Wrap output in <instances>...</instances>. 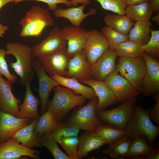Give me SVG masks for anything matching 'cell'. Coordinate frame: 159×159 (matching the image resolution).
<instances>
[{"mask_svg":"<svg viewBox=\"0 0 159 159\" xmlns=\"http://www.w3.org/2000/svg\"><path fill=\"white\" fill-rule=\"evenodd\" d=\"M5 47L6 54L12 55L16 59V61L11 62L9 66L20 77V84L26 85L27 82H30L34 74L32 66V47L19 42L8 43Z\"/></svg>","mask_w":159,"mask_h":159,"instance_id":"6da1fadb","label":"cell"},{"mask_svg":"<svg viewBox=\"0 0 159 159\" xmlns=\"http://www.w3.org/2000/svg\"><path fill=\"white\" fill-rule=\"evenodd\" d=\"M53 89L54 96L52 100L48 102L47 107L59 121L72 109L82 105L86 99L82 95L77 94L71 90L60 85L56 86Z\"/></svg>","mask_w":159,"mask_h":159,"instance_id":"7a4b0ae2","label":"cell"},{"mask_svg":"<svg viewBox=\"0 0 159 159\" xmlns=\"http://www.w3.org/2000/svg\"><path fill=\"white\" fill-rule=\"evenodd\" d=\"M127 137L132 140L138 137H145L150 145L153 148L159 133V127L152 122L149 110L135 105L131 119L125 130Z\"/></svg>","mask_w":159,"mask_h":159,"instance_id":"3957f363","label":"cell"},{"mask_svg":"<svg viewBox=\"0 0 159 159\" xmlns=\"http://www.w3.org/2000/svg\"><path fill=\"white\" fill-rule=\"evenodd\" d=\"M22 29L20 36L22 37L38 38L47 26L54 24L49 12L38 6H33L20 22Z\"/></svg>","mask_w":159,"mask_h":159,"instance_id":"277c9868","label":"cell"},{"mask_svg":"<svg viewBox=\"0 0 159 159\" xmlns=\"http://www.w3.org/2000/svg\"><path fill=\"white\" fill-rule=\"evenodd\" d=\"M146 69V63L143 56L133 58L120 57L116 68L119 74L140 92H142Z\"/></svg>","mask_w":159,"mask_h":159,"instance_id":"5b68a950","label":"cell"},{"mask_svg":"<svg viewBox=\"0 0 159 159\" xmlns=\"http://www.w3.org/2000/svg\"><path fill=\"white\" fill-rule=\"evenodd\" d=\"M137 100L135 98L124 102L112 109L96 111L97 116L102 123L125 130L132 116Z\"/></svg>","mask_w":159,"mask_h":159,"instance_id":"8992f818","label":"cell"},{"mask_svg":"<svg viewBox=\"0 0 159 159\" xmlns=\"http://www.w3.org/2000/svg\"><path fill=\"white\" fill-rule=\"evenodd\" d=\"M98 101L97 97L90 100L87 104L74 111L66 122L78 127L81 130L94 131L97 127L103 123L96 115Z\"/></svg>","mask_w":159,"mask_h":159,"instance_id":"52a82bcc","label":"cell"},{"mask_svg":"<svg viewBox=\"0 0 159 159\" xmlns=\"http://www.w3.org/2000/svg\"><path fill=\"white\" fill-rule=\"evenodd\" d=\"M67 45V41L62 35L61 29L56 26L46 39L31 47L33 57L53 54L66 49Z\"/></svg>","mask_w":159,"mask_h":159,"instance_id":"ba28073f","label":"cell"},{"mask_svg":"<svg viewBox=\"0 0 159 159\" xmlns=\"http://www.w3.org/2000/svg\"><path fill=\"white\" fill-rule=\"evenodd\" d=\"M104 81L120 103L137 98L139 95L140 92L116 69L108 76Z\"/></svg>","mask_w":159,"mask_h":159,"instance_id":"9c48e42d","label":"cell"},{"mask_svg":"<svg viewBox=\"0 0 159 159\" xmlns=\"http://www.w3.org/2000/svg\"><path fill=\"white\" fill-rule=\"evenodd\" d=\"M67 49L53 54L40 56L36 58L45 71L51 75L56 74L67 77V67L71 57L67 54Z\"/></svg>","mask_w":159,"mask_h":159,"instance_id":"30bf717a","label":"cell"},{"mask_svg":"<svg viewBox=\"0 0 159 159\" xmlns=\"http://www.w3.org/2000/svg\"><path fill=\"white\" fill-rule=\"evenodd\" d=\"M109 48V43L102 32L96 29L88 31L84 52L88 62H96Z\"/></svg>","mask_w":159,"mask_h":159,"instance_id":"8fae6325","label":"cell"},{"mask_svg":"<svg viewBox=\"0 0 159 159\" xmlns=\"http://www.w3.org/2000/svg\"><path fill=\"white\" fill-rule=\"evenodd\" d=\"M147 69L143 79L141 92L148 97L159 94V61L144 52L143 55Z\"/></svg>","mask_w":159,"mask_h":159,"instance_id":"7c38bea8","label":"cell"},{"mask_svg":"<svg viewBox=\"0 0 159 159\" xmlns=\"http://www.w3.org/2000/svg\"><path fill=\"white\" fill-rule=\"evenodd\" d=\"M117 56L114 50L108 49L102 56L91 65V77L94 80L104 81L106 78L116 69Z\"/></svg>","mask_w":159,"mask_h":159,"instance_id":"4fadbf2b","label":"cell"},{"mask_svg":"<svg viewBox=\"0 0 159 159\" xmlns=\"http://www.w3.org/2000/svg\"><path fill=\"white\" fill-rule=\"evenodd\" d=\"M32 66L36 72L39 80V87L37 89L40 97L41 112L42 114L46 111L47 105L50 93L54 87L59 84L46 74L36 58H33Z\"/></svg>","mask_w":159,"mask_h":159,"instance_id":"5bb4252c","label":"cell"},{"mask_svg":"<svg viewBox=\"0 0 159 159\" xmlns=\"http://www.w3.org/2000/svg\"><path fill=\"white\" fill-rule=\"evenodd\" d=\"M12 83L4 79L0 74V110L3 112L19 118V106L20 99L16 98L12 93Z\"/></svg>","mask_w":159,"mask_h":159,"instance_id":"9a60e30c","label":"cell"},{"mask_svg":"<svg viewBox=\"0 0 159 159\" xmlns=\"http://www.w3.org/2000/svg\"><path fill=\"white\" fill-rule=\"evenodd\" d=\"M61 30L67 41V52L71 57L84 50L88 31L80 27L69 26L63 27Z\"/></svg>","mask_w":159,"mask_h":159,"instance_id":"2e32d148","label":"cell"},{"mask_svg":"<svg viewBox=\"0 0 159 159\" xmlns=\"http://www.w3.org/2000/svg\"><path fill=\"white\" fill-rule=\"evenodd\" d=\"M40 154L39 150L24 147L11 137L0 144V159H18L23 156L38 159Z\"/></svg>","mask_w":159,"mask_h":159,"instance_id":"e0dca14e","label":"cell"},{"mask_svg":"<svg viewBox=\"0 0 159 159\" xmlns=\"http://www.w3.org/2000/svg\"><path fill=\"white\" fill-rule=\"evenodd\" d=\"M80 82L89 85L94 90L98 99L96 111L104 110L108 107L117 103L118 101L114 93L104 81L91 78Z\"/></svg>","mask_w":159,"mask_h":159,"instance_id":"ac0fdd59","label":"cell"},{"mask_svg":"<svg viewBox=\"0 0 159 159\" xmlns=\"http://www.w3.org/2000/svg\"><path fill=\"white\" fill-rule=\"evenodd\" d=\"M30 123V119L18 118L0 110V144L6 141L19 129Z\"/></svg>","mask_w":159,"mask_h":159,"instance_id":"d6986e66","label":"cell"},{"mask_svg":"<svg viewBox=\"0 0 159 159\" xmlns=\"http://www.w3.org/2000/svg\"><path fill=\"white\" fill-rule=\"evenodd\" d=\"M91 64L87 62L84 50L80 52L71 57L69 61L67 77H74L79 82L92 78Z\"/></svg>","mask_w":159,"mask_h":159,"instance_id":"ffe728a7","label":"cell"},{"mask_svg":"<svg viewBox=\"0 0 159 159\" xmlns=\"http://www.w3.org/2000/svg\"><path fill=\"white\" fill-rule=\"evenodd\" d=\"M86 6L85 4L78 7H73L67 9L58 8L54 11V15L57 18H63L68 20L74 26L80 27L83 20L86 17L94 15L96 13V9L91 8L86 13L84 10Z\"/></svg>","mask_w":159,"mask_h":159,"instance_id":"44dd1931","label":"cell"},{"mask_svg":"<svg viewBox=\"0 0 159 159\" xmlns=\"http://www.w3.org/2000/svg\"><path fill=\"white\" fill-rule=\"evenodd\" d=\"M105 145V143L101 137L94 131H86L79 138L77 159H82L90 152L99 149Z\"/></svg>","mask_w":159,"mask_h":159,"instance_id":"7402d4cb","label":"cell"},{"mask_svg":"<svg viewBox=\"0 0 159 159\" xmlns=\"http://www.w3.org/2000/svg\"><path fill=\"white\" fill-rule=\"evenodd\" d=\"M50 77L59 85L71 90L77 94L82 95L86 99L90 100L97 97L92 87L85 85L75 78L63 77L55 74Z\"/></svg>","mask_w":159,"mask_h":159,"instance_id":"603a6c76","label":"cell"},{"mask_svg":"<svg viewBox=\"0 0 159 159\" xmlns=\"http://www.w3.org/2000/svg\"><path fill=\"white\" fill-rule=\"evenodd\" d=\"M30 82L26 84V90L23 102L19 106L20 115L19 118L35 119L39 117L38 110L40 101L33 94L30 88Z\"/></svg>","mask_w":159,"mask_h":159,"instance_id":"cb8c5ba5","label":"cell"},{"mask_svg":"<svg viewBox=\"0 0 159 159\" xmlns=\"http://www.w3.org/2000/svg\"><path fill=\"white\" fill-rule=\"evenodd\" d=\"M39 118L34 119L29 125L19 129L11 137L21 143L22 145L29 148L42 147L39 142V138L36 137L34 133V128Z\"/></svg>","mask_w":159,"mask_h":159,"instance_id":"d4e9b609","label":"cell"},{"mask_svg":"<svg viewBox=\"0 0 159 159\" xmlns=\"http://www.w3.org/2000/svg\"><path fill=\"white\" fill-rule=\"evenodd\" d=\"M154 13L149 1L127 5L125 9V15L133 22L149 21Z\"/></svg>","mask_w":159,"mask_h":159,"instance_id":"484cf974","label":"cell"},{"mask_svg":"<svg viewBox=\"0 0 159 159\" xmlns=\"http://www.w3.org/2000/svg\"><path fill=\"white\" fill-rule=\"evenodd\" d=\"M146 138L141 136L132 140L126 158L130 159H145L154 149L148 143Z\"/></svg>","mask_w":159,"mask_h":159,"instance_id":"4316f807","label":"cell"},{"mask_svg":"<svg viewBox=\"0 0 159 159\" xmlns=\"http://www.w3.org/2000/svg\"><path fill=\"white\" fill-rule=\"evenodd\" d=\"M94 131L101 137L105 145H110L119 139L127 137L128 132L113 125L106 123L97 127Z\"/></svg>","mask_w":159,"mask_h":159,"instance_id":"83f0119b","label":"cell"},{"mask_svg":"<svg viewBox=\"0 0 159 159\" xmlns=\"http://www.w3.org/2000/svg\"><path fill=\"white\" fill-rule=\"evenodd\" d=\"M152 25L150 20L135 22L128 34L129 40L142 45L145 44L150 38V27Z\"/></svg>","mask_w":159,"mask_h":159,"instance_id":"f1b7e54d","label":"cell"},{"mask_svg":"<svg viewBox=\"0 0 159 159\" xmlns=\"http://www.w3.org/2000/svg\"><path fill=\"white\" fill-rule=\"evenodd\" d=\"M107 26L120 33L128 34L135 23L125 15L108 14L104 17Z\"/></svg>","mask_w":159,"mask_h":159,"instance_id":"f546056e","label":"cell"},{"mask_svg":"<svg viewBox=\"0 0 159 159\" xmlns=\"http://www.w3.org/2000/svg\"><path fill=\"white\" fill-rule=\"evenodd\" d=\"M60 122L50 110H47L39 117L34 130V134L37 138H39L51 132Z\"/></svg>","mask_w":159,"mask_h":159,"instance_id":"4dcf8cb0","label":"cell"},{"mask_svg":"<svg viewBox=\"0 0 159 159\" xmlns=\"http://www.w3.org/2000/svg\"><path fill=\"white\" fill-rule=\"evenodd\" d=\"M132 141V139L127 137L122 138L109 145L107 149L101 152L114 159H125Z\"/></svg>","mask_w":159,"mask_h":159,"instance_id":"1f68e13d","label":"cell"},{"mask_svg":"<svg viewBox=\"0 0 159 159\" xmlns=\"http://www.w3.org/2000/svg\"><path fill=\"white\" fill-rule=\"evenodd\" d=\"M142 45L135 42L127 40L118 45L114 49L117 56L133 58L143 56L144 52Z\"/></svg>","mask_w":159,"mask_h":159,"instance_id":"d6a6232c","label":"cell"},{"mask_svg":"<svg viewBox=\"0 0 159 159\" xmlns=\"http://www.w3.org/2000/svg\"><path fill=\"white\" fill-rule=\"evenodd\" d=\"M80 130L79 128L74 125L66 122H64L61 121L49 133L57 143H59L63 138L78 136Z\"/></svg>","mask_w":159,"mask_h":159,"instance_id":"836d02e7","label":"cell"},{"mask_svg":"<svg viewBox=\"0 0 159 159\" xmlns=\"http://www.w3.org/2000/svg\"><path fill=\"white\" fill-rule=\"evenodd\" d=\"M39 139L40 143L49 151L54 159H70L60 149L57 143L49 133L45 134Z\"/></svg>","mask_w":159,"mask_h":159,"instance_id":"e575fe53","label":"cell"},{"mask_svg":"<svg viewBox=\"0 0 159 159\" xmlns=\"http://www.w3.org/2000/svg\"><path fill=\"white\" fill-rule=\"evenodd\" d=\"M101 32L108 41L110 48L114 50L119 44L129 40L128 34L120 33L107 26L103 27Z\"/></svg>","mask_w":159,"mask_h":159,"instance_id":"d590c367","label":"cell"},{"mask_svg":"<svg viewBox=\"0 0 159 159\" xmlns=\"http://www.w3.org/2000/svg\"><path fill=\"white\" fill-rule=\"evenodd\" d=\"M150 37L148 42L142 47L144 52L157 60L159 59V30L151 29Z\"/></svg>","mask_w":159,"mask_h":159,"instance_id":"8d00e7d4","label":"cell"},{"mask_svg":"<svg viewBox=\"0 0 159 159\" xmlns=\"http://www.w3.org/2000/svg\"><path fill=\"white\" fill-rule=\"evenodd\" d=\"M104 9L112 11L120 15H125L127 6L125 0H95Z\"/></svg>","mask_w":159,"mask_h":159,"instance_id":"74e56055","label":"cell"},{"mask_svg":"<svg viewBox=\"0 0 159 159\" xmlns=\"http://www.w3.org/2000/svg\"><path fill=\"white\" fill-rule=\"evenodd\" d=\"M79 137L73 136L62 138L59 143L65 150L70 159H77Z\"/></svg>","mask_w":159,"mask_h":159,"instance_id":"f35d334b","label":"cell"},{"mask_svg":"<svg viewBox=\"0 0 159 159\" xmlns=\"http://www.w3.org/2000/svg\"><path fill=\"white\" fill-rule=\"evenodd\" d=\"M6 50L0 48V74L6 77L9 81L14 84L17 80L15 74H11L9 71L8 65L5 59Z\"/></svg>","mask_w":159,"mask_h":159,"instance_id":"ab89813d","label":"cell"},{"mask_svg":"<svg viewBox=\"0 0 159 159\" xmlns=\"http://www.w3.org/2000/svg\"><path fill=\"white\" fill-rule=\"evenodd\" d=\"M36 1L44 2L47 4L48 9L51 11H54L57 8V5L59 4H64L68 6L71 7L72 6L71 2L68 0H14V3L16 4L24 1Z\"/></svg>","mask_w":159,"mask_h":159,"instance_id":"60d3db41","label":"cell"},{"mask_svg":"<svg viewBox=\"0 0 159 159\" xmlns=\"http://www.w3.org/2000/svg\"><path fill=\"white\" fill-rule=\"evenodd\" d=\"M153 99L156 103L149 110V117L150 119L154 121L157 125L159 124V94L153 95Z\"/></svg>","mask_w":159,"mask_h":159,"instance_id":"b9f144b4","label":"cell"},{"mask_svg":"<svg viewBox=\"0 0 159 159\" xmlns=\"http://www.w3.org/2000/svg\"><path fill=\"white\" fill-rule=\"evenodd\" d=\"M159 148L157 147L154 149L146 157L145 159H159Z\"/></svg>","mask_w":159,"mask_h":159,"instance_id":"7bdbcfd3","label":"cell"},{"mask_svg":"<svg viewBox=\"0 0 159 159\" xmlns=\"http://www.w3.org/2000/svg\"><path fill=\"white\" fill-rule=\"evenodd\" d=\"M149 1L153 9L154 13L159 12V0H149Z\"/></svg>","mask_w":159,"mask_h":159,"instance_id":"ee69618b","label":"cell"},{"mask_svg":"<svg viewBox=\"0 0 159 159\" xmlns=\"http://www.w3.org/2000/svg\"><path fill=\"white\" fill-rule=\"evenodd\" d=\"M70 1L72 3V6L75 7L78 5L79 4H81L86 5L89 4L90 2L89 0H68Z\"/></svg>","mask_w":159,"mask_h":159,"instance_id":"f6af8a7d","label":"cell"},{"mask_svg":"<svg viewBox=\"0 0 159 159\" xmlns=\"http://www.w3.org/2000/svg\"><path fill=\"white\" fill-rule=\"evenodd\" d=\"M125 1L127 5H128L138 4L148 1L149 0H125Z\"/></svg>","mask_w":159,"mask_h":159,"instance_id":"bcb514c9","label":"cell"},{"mask_svg":"<svg viewBox=\"0 0 159 159\" xmlns=\"http://www.w3.org/2000/svg\"><path fill=\"white\" fill-rule=\"evenodd\" d=\"M9 27L8 26L3 25L0 23V37H2L5 32L8 30Z\"/></svg>","mask_w":159,"mask_h":159,"instance_id":"7dc6e473","label":"cell"},{"mask_svg":"<svg viewBox=\"0 0 159 159\" xmlns=\"http://www.w3.org/2000/svg\"><path fill=\"white\" fill-rule=\"evenodd\" d=\"M14 1V0H0V10L5 5Z\"/></svg>","mask_w":159,"mask_h":159,"instance_id":"c3c4849f","label":"cell"},{"mask_svg":"<svg viewBox=\"0 0 159 159\" xmlns=\"http://www.w3.org/2000/svg\"><path fill=\"white\" fill-rule=\"evenodd\" d=\"M150 20L156 23L158 25H159V12L153 17H151Z\"/></svg>","mask_w":159,"mask_h":159,"instance_id":"681fc988","label":"cell"}]
</instances>
